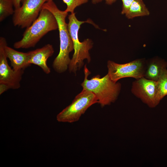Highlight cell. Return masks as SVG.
Returning <instances> with one entry per match:
<instances>
[{"label": "cell", "instance_id": "9a60e30c", "mask_svg": "<svg viewBox=\"0 0 167 167\" xmlns=\"http://www.w3.org/2000/svg\"><path fill=\"white\" fill-rule=\"evenodd\" d=\"M12 0H0V22L13 14L15 10Z\"/></svg>", "mask_w": 167, "mask_h": 167}, {"label": "cell", "instance_id": "4fadbf2b", "mask_svg": "<svg viewBox=\"0 0 167 167\" xmlns=\"http://www.w3.org/2000/svg\"><path fill=\"white\" fill-rule=\"evenodd\" d=\"M149 14L143 0H134L125 15L128 19H132L137 17L148 16Z\"/></svg>", "mask_w": 167, "mask_h": 167}, {"label": "cell", "instance_id": "8992f818", "mask_svg": "<svg viewBox=\"0 0 167 167\" xmlns=\"http://www.w3.org/2000/svg\"><path fill=\"white\" fill-rule=\"evenodd\" d=\"M107 66L111 79L115 82L126 77L136 79L144 77L146 67V60L137 59L124 64H119L109 60Z\"/></svg>", "mask_w": 167, "mask_h": 167}, {"label": "cell", "instance_id": "30bf717a", "mask_svg": "<svg viewBox=\"0 0 167 167\" xmlns=\"http://www.w3.org/2000/svg\"><path fill=\"white\" fill-rule=\"evenodd\" d=\"M30 64L39 66L46 74L50 72V69L47 64L48 59L54 54V50L52 45L47 44L43 47L29 51Z\"/></svg>", "mask_w": 167, "mask_h": 167}, {"label": "cell", "instance_id": "ffe728a7", "mask_svg": "<svg viewBox=\"0 0 167 167\" xmlns=\"http://www.w3.org/2000/svg\"><path fill=\"white\" fill-rule=\"evenodd\" d=\"M93 4H96L102 2L104 0H91Z\"/></svg>", "mask_w": 167, "mask_h": 167}, {"label": "cell", "instance_id": "ac0fdd59", "mask_svg": "<svg viewBox=\"0 0 167 167\" xmlns=\"http://www.w3.org/2000/svg\"><path fill=\"white\" fill-rule=\"evenodd\" d=\"M13 3L14 7L15 9H16L20 7L21 6V3L23 0H12Z\"/></svg>", "mask_w": 167, "mask_h": 167}, {"label": "cell", "instance_id": "6da1fadb", "mask_svg": "<svg viewBox=\"0 0 167 167\" xmlns=\"http://www.w3.org/2000/svg\"><path fill=\"white\" fill-rule=\"evenodd\" d=\"M48 10L54 15L58 26L60 38L59 53L54 59L52 66L55 71L62 73L68 68L71 59L69 54L74 50L73 44L66 23V18L68 13L59 10L53 0L46 2L42 9Z\"/></svg>", "mask_w": 167, "mask_h": 167}, {"label": "cell", "instance_id": "5bb4252c", "mask_svg": "<svg viewBox=\"0 0 167 167\" xmlns=\"http://www.w3.org/2000/svg\"><path fill=\"white\" fill-rule=\"evenodd\" d=\"M157 82L156 101L158 105L167 95V69H166Z\"/></svg>", "mask_w": 167, "mask_h": 167}, {"label": "cell", "instance_id": "ba28073f", "mask_svg": "<svg viewBox=\"0 0 167 167\" xmlns=\"http://www.w3.org/2000/svg\"><path fill=\"white\" fill-rule=\"evenodd\" d=\"M7 43L5 38L0 37V85L6 86L9 89H17L20 87L24 70L16 71L8 63L4 47Z\"/></svg>", "mask_w": 167, "mask_h": 167}, {"label": "cell", "instance_id": "8fae6325", "mask_svg": "<svg viewBox=\"0 0 167 167\" xmlns=\"http://www.w3.org/2000/svg\"><path fill=\"white\" fill-rule=\"evenodd\" d=\"M4 49L6 55L10 61L11 66L15 71L24 70L31 65L29 62V52L24 53L17 51L8 46L7 43L5 45Z\"/></svg>", "mask_w": 167, "mask_h": 167}, {"label": "cell", "instance_id": "7a4b0ae2", "mask_svg": "<svg viewBox=\"0 0 167 167\" xmlns=\"http://www.w3.org/2000/svg\"><path fill=\"white\" fill-rule=\"evenodd\" d=\"M84 79L81 84L83 89L94 93L101 107L109 105L116 101L121 89L120 83L112 80L108 74L102 78L98 75L88 79L91 72L86 65L84 66Z\"/></svg>", "mask_w": 167, "mask_h": 167}, {"label": "cell", "instance_id": "52a82bcc", "mask_svg": "<svg viewBox=\"0 0 167 167\" xmlns=\"http://www.w3.org/2000/svg\"><path fill=\"white\" fill-rule=\"evenodd\" d=\"M47 0H23L22 5L15 9L12 21L15 26L22 28L30 26L38 17L42 7Z\"/></svg>", "mask_w": 167, "mask_h": 167}, {"label": "cell", "instance_id": "e0dca14e", "mask_svg": "<svg viewBox=\"0 0 167 167\" xmlns=\"http://www.w3.org/2000/svg\"><path fill=\"white\" fill-rule=\"evenodd\" d=\"M134 0H121L122 2V14H124L127 11L130 6Z\"/></svg>", "mask_w": 167, "mask_h": 167}, {"label": "cell", "instance_id": "5b68a950", "mask_svg": "<svg viewBox=\"0 0 167 167\" xmlns=\"http://www.w3.org/2000/svg\"><path fill=\"white\" fill-rule=\"evenodd\" d=\"M96 103L98 101L95 95L91 92L83 89L72 103L58 114L57 120L59 122H76L89 107Z\"/></svg>", "mask_w": 167, "mask_h": 167}, {"label": "cell", "instance_id": "d6986e66", "mask_svg": "<svg viewBox=\"0 0 167 167\" xmlns=\"http://www.w3.org/2000/svg\"><path fill=\"white\" fill-rule=\"evenodd\" d=\"M106 3L108 5H111L115 2L116 0H105Z\"/></svg>", "mask_w": 167, "mask_h": 167}, {"label": "cell", "instance_id": "7c38bea8", "mask_svg": "<svg viewBox=\"0 0 167 167\" xmlns=\"http://www.w3.org/2000/svg\"><path fill=\"white\" fill-rule=\"evenodd\" d=\"M167 62L164 59L155 57L146 60L144 77L157 81L167 69Z\"/></svg>", "mask_w": 167, "mask_h": 167}, {"label": "cell", "instance_id": "9c48e42d", "mask_svg": "<svg viewBox=\"0 0 167 167\" xmlns=\"http://www.w3.org/2000/svg\"><path fill=\"white\" fill-rule=\"evenodd\" d=\"M132 93L151 108L158 105L156 101L157 82L143 77L136 79L132 83Z\"/></svg>", "mask_w": 167, "mask_h": 167}, {"label": "cell", "instance_id": "277c9868", "mask_svg": "<svg viewBox=\"0 0 167 167\" xmlns=\"http://www.w3.org/2000/svg\"><path fill=\"white\" fill-rule=\"evenodd\" d=\"M68 23L67 24L69 31L74 46V53L71 59L68 69L70 72L76 73L84 65V60L87 59L89 63L91 58L89 50L93 47V42L89 39L80 41L78 37V32L81 25L84 23H88L94 25L91 20L81 21L76 18L75 13H71L68 15Z\"/></svg>", "mask_w": 167, "mask_h": 167}, {"label": "cell", "instance_id": "2e32d148", "mask_svg": "<svg viewBox=\"0 0 167 167\" xmlns=\"http://www.w3.org/2000/svg\"><path fill=\"white\" fill-rule=\"evenodd\" d=\"M53 0H47V1ZM67 6L65 10L66 12L74 13L75 9L77 7L88 2V0H62Z\"/></svg>", "mask_w": 167, "mask_h": 167}, {"label": "cell", "instance_id": "3957f363", "mask_svg": "<svg viewBox=\"0 0 167 167\" xmlns=\"http://www.w3.org/2000/svg\"><path fill=\"white\" fill-rule=\"evenodd\" d=\"M58 28L54 15L48 10L42 8L37 18L26 28L21 39L15 42L13 46L17 49L34 47L47 33Z\"/></svg>", "mask_w": 167, "mask_h": 167}]
</instances>
